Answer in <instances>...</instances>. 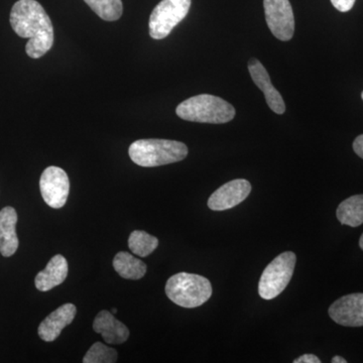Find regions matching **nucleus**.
<instances>
[{"instance_id": "nucleus-10", "label": "nucleus", "mask_w": 363, "mask_h": 363, "mask_svg": "<svg viewBox=\"0 0 363 363\" xmlns=\"http://www.w3.org/2000/svg\"><path fill=\"white\" fill-rule=\"evenodd\" d=\"M329 316L345 327L363 326V294H350L338 298L329 308Z\"/></svg>"}, {"instance_id": "nucleus-21", "label": "nucleus", "mask_w": 363, "mask_h": 363, "mask_svg": "<svg viewBox=\"0 0 363 363\" xmlns=\"http://www.w3.org/2000/svg\"><path fill=\"white\" fill-rule=\"evenodd\" d=\"M331 4L337 11L346 13L354 6L355 0H331Z\"/></svg>"}, {"instance_id": "nucleus-12", "label": "nucleus", "mask_w": 363, "mask_h": 363, "mask_svg": "<svg viewBox=\"0 0 363 363\" xmlns=\"http://www.w3.org/2000/svg\"><path fill=\"white\" fill-rule=\"evenodd\" d=\"M77 309L75 305L65 304L52 312L39 326V335L45 342H52L61 335L65 327L73 322Z\"/></svg>"}, {"instance_id": "nucleus-18", "label": "nucleus", "mask_w": 363, "mask_h": 363, "mask_svg": "<svg viewBox=\"0 0 363 363\" xmlns=\"http://www.w3.org/2000/svg\"><path fill=\"white\" fill-rule=\"evenodd\" d=\"M90 9L106 21L119 20L123 16V6L121 0H84Z\"/></svg>"}, {"instance_id": "nucleus-1", "label": "nucleus", "mask_w": 363, "mask_h": 363, "mask_svg": "<svg viewBox=\"0 0 363 363\" xmlns=\"http://www.w3.org/2000/svg\"><path fill=\"white\" fill-rule=\"evenodd\" d=\"M11 28L16 35L30 39L26 45L28 57L39 59L54 45V28L44 7L35 0H18L11 13Z\"/></svg>"}, {"instance_id": "nucleus-14", "label": "nucleus", "mask_w": 363, "mask_h": 363, "mask_svg": "<svg viewBox=\"0 0 363 363\" xmlns=\"http://www.w3.org/2000/svg\"><path fill=\"white\" fill-rule=\"evenodd\" d=\"M68 276V262L63 255H57L49 262L44 271L35 277V284L40 292H48L55 286L64 283Z\"/></svg>"}, {"instance_id": "nucleus-19", "label": "nucleus", "mask_w": 363, "mask_h": 363, "mask_svg": "<svg viewBox=\"0 0 363 363\" xmlns=\"http://www.w3.org/2000/svg\"><path fill=\"white\" fill-rule=\"evenodd\" d=\"M159 245V240L142 230H135L128 238V247L138 257H149Z\"/></svg>"}, {"instance_id": "nucleus-15", "label": "nucleus", "mask_w": 363, "mask_h": 363, "mask_svg": "<svg viewBox=\"0 0 363 363\" xmlns=\"http://www.w3.org/2000/svg\"><path fill=\"white\" fill-rule=\"evenodd\" d=\"M16 222L18 214L14 208L6 207L0 211V252L4 257H11L18 250Z\"/></svg>"}, {"instance_id": "nucleus-8", "label": "nucleus", "mask_w": 363, "mask_h": 363, "mask_svg": "<svg viewBox=\"0 0 363 363\" xmlns=\"http://www.w3.org/2000/svg\"><path fill=\"white\" fill-rule=\"evenodd\" d=\"M40 189L45 204L59 209L65 206L70 192V181L63 169L49 167L40 177Z\"/></svg>"}, {"instance_id": "nucleus-17", "label": "nucleus", "mask_w": 363, "mask_h": 363, "mask_svg": "<svg viewBox=\"0 0 363 363\" xmlns=\"http://www.w3.org/2000/svg\"><path fill=\"white\" fill-rule=\"evenodd\" d=\"M113 267L121 278L126 279H140L147 274L145 262L125 252L117 253L113 259Z\"/></svg>"}, {"instance_id": "nucleus-23", "label": "nucleus", "mask_w": 363, "mask_h": 363, "mask_svg": "<svg viewBox=\"0 0 363 363\" xmlns=\"http://www.w3.org/2000/svg\"><path fill=\"white\" fill-rule=\"evenodd\" d=\"M353 150L358 157L363 159V135L357 136L353 142Z\"/></svg>"}, {"instance_id": "nucleus-5", "label": "nucleus", "mask_w": 363, "mask_h": 363, "mask_svg": "<svg viewBox=\"0 0 363 363\" xmlns=\"http://www.w3.org/2000/svg\"><path fill=\"white\" fill-rule=\"evenodd\" d=\"M297 257L292 252L281 253L264 269L260 277L259 294L264 300H272L285 291L295 271Z\"/></svg>"}, {"instance_id": "nucleus-4", "label": "nucleus", "mask_w": 363, "mask_h": 363, "mask_svg": "<svg viewBox=\"0 0 363 363\" xmlns=\"http://www.w3.org/2000/svg\"><path fill=\"white\" fill-rule=\"evenodd\" d=\"M166 294L172 302L183 308H197L211 298L209 279L199 274L179 272L167 281Z\"/></svg>"}, {"instance_id": "nucleus-3", "label": "nucleus", "mask_w": 363, "mask_h": 363, "mask_svg": "<svg viewBox=\"0 0 363 363\" xmlns=\"http://www.w3.org/2000/svg\"><path fill=\"white\" fill-rule=\"evenodd\" d=\"M176 113L184 121L222 124L233 121L235 116V109L220 97L201 94L182 102L177 107Z\"/></svg>"}, {"instance_id": "nucleus-20", "label": "nucleus", "mask_w": 363, "mask_h": 363, "mask_svg": "<svg viewBox=\"0 0 363 363\" xmlns=\"http://www.w3.org/2000/svg\"><path fill=\"white\" fill-rule=\"evenodd\" d=\"M116 362L117 351L101 342L93 344L83 358L84 363H114Z\"/></svg>"}, {"instance_id": "nucleus-2", "label": "nucleus", "mask_w": 363, "mask_h": 363, "mask_svg": "<svg viewBox=\"0 0 363 363\" xmlns=\"http://www.w3.org/2000/svg\"><path fill=\"white\" fill-rule=\"evenodd\" d=\"M128 154L138 166L152 168L183 161L188 156V147L177 140L152 138L131 143Z\"/></svg>"}, {"instance_id": "nucleus-11", "label": "nucleus", "mask_w": 363, "mask_h": 363, "mask_svg": "<svg viewBox=\"0 0 363 363\" xmlns=\"http://www.w3.org/2000/svg\"><path fill=\"white\" fill-rule=\"evenodd\" d=\"M248 71L255 84L264 92L266 101L274 113L284 114L286 111V104L283 97L278 90L272 86L271 77L267 69L257 59L252 58L248 61Z\"/></svg>"}, {"instance_id": "nucleus-22", "label": "nucleus", "mask_w": 363, "mask_h": 363, "mask_svg": "<svg viewBox=\"0 0 363 363\" xmlns=\"http://www.w3.org/2000/svg\"><path fill=\"white\" fill-rule=\"evenodd\" d=\"M321 360L319 359L314 354H304L302 357L297 358L294 360V363H320Z\"/></svg>"}, {"instance_id": "nucleus-26", "label": "nucleus", "mask_w": 363, "mask_h": 363, "mask_svg": "<svg viewBox=\"0 0 363 363\" xmlns=\"http://www.w3.org/2000/svg\"><path fill=\"white\" fill-rule=\"evenodd\" d=\"M116 313H117L116 308H114V309H112V314H116Z\"/></svg>"}, {"instance_id": "nucleus-16", "label": "nucleus", "mask_w": 363, "mask_h": 363, "mask_svg": "<svg viewBox=\"0 0 363 363\" xmlns=\"http://www.w3.org/2000/svg\"><path fill=\"white\" fill-rule=\"evenodd\" d=\"M336 216L341 224L357 227L363 223V194L354 195L340 203Z\"/></svg>"}, {"instance_id": "nucleus-24", "label": "nucleus", "mask_w": 363, "mask_h": 363, "mask_svg": "<svg viewBox=\"0 0 363 363\" xmlns=\"http://www.w3.org/2000/svg\"><path fill=\"white\" fill-rule=\"evenodd\" d=\"M331 362L332 363H346V362H347V360L344 359V358L341 357H334L333 358H332Z\"/></svg>"}, {"instance_id": "nucleus-27", "label": "nucleus", "mask_w": 363, "mask_h": 363, "mask_svg": "<svg viewBox=\"0 0 363 363\" xmlns=\"http://www.w3.org/2000/svg\"><path fill=\"white\" fill-rule=\"evenodd\" d=\"M362 100H363V92H362Z\"/></svg>"}, {"instance_id": "nucleus-25", "label": "nucleus", "mask_w": 363, "mask_h": 363, "mask_svg": "<svg viewBox=\"0 0 363 363\" xmlns=\"http://www.w3.org/2000/svg\"><path fill=\"white\" fill-rule=\"evenodd\" d=\"M359 247L363 250V234L362 235V238H360V240H359Z\"/></svg>"}, {"instance_id": "nucleus-7", "label": "nucleus", "mask_w": 363, "mask_h": 363, "mask_svg": "<svg viewBox=\"0 0 363 363\" xmlns=\"http://www.w3.org/2000/svg\"><path fill=\"white\" fill-rule=\"evenodd\" d=\"M267 26L272 35L283 42L292 40L295 18L289 0H264Z\"/></svg>"}, {"instance_id": "nucleus-6", "label": "nucleus", "mask_w": 363, "mask_h": 363, "mask_svg": "<svg viewBox=\"0 0 363 363\" xmlns=\"http://www.w3.org/2000/svg\"><path fill=\"white\" fill-rule=\"evenodd\" d=\"M191 0H162L150 18V35L155 40L168 37L190 11Z\"/></svg>"}, {"instance_id": "nucleus-13", "label": "nucleus", "mask_w": 363, "mask_h": 363, "mask_svg": "<svg viewBox=\"0 0 363 363\" xmlns=\"http://www.w3.org/2000/svg\"><path fill=\"white\" fill-rule=\"evenodd\" d=\"M93 329L96 333L101 334L105 342L108 344H123L130 337L128 327L106 310L99 312L95 317Z\"/></svg>"}, {"instance_id": "nucleus-9", "label": "nucleus", "mask_w": 363, "mask_h": 363, "mask_svg": "<svg viewBox=\"0 0 363 363\" xmlns=\"http://www.w3.org/2000/svg\"><path fill=\"white\" fill-rule=\"evenodd\" d=\"M250 192L252 185L250 182L245 179H236L217 189L213 194L210 196L208 207L213 211L231 209L245 201Z\"/></svg>"}]
</instances>
